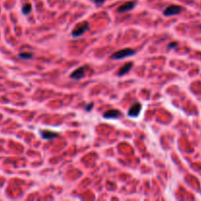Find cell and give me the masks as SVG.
<instances>
[{
    "instance_id": "obj_12",
    "label": "cell",
    "mask_w": 201,
    "mask_h": 201,
    "mask_svg": "<svg viewBox=\"0 0 201 201\" xmlns=\"http://www.w3.org/2000/svg\"><path fill=\"white\" fill-rule=\"evenodd\" d=\"M92 107H93V103H89V104H87V106H85V110H87V111H90V110L92 109Z\"/></svg>"
},
{
    "instance_id": "obj_13",
    "label": "cell",
    "mask_w": 201,
    "mask_h": 201,
    "mask_svg": "<svg viewBox=\"0 0 201 201\" xmlns=\"http://www.w3.org/2000/svg\"><path fill=\"white\" fill-rule=\"evenodd\" d=\"M106 0H94V3L97 4V5H100V4H103Z\"/></svg>"
},
{
    "instance_id": "obj_10",
    "label": "cell",
    "mask_w": 201,
    "mask_h": 201,
    "mask_svg": "<svg viewBox=\"0 0 201 201\" xmlns=\"http://www.w3.org/2000/svg\"><path fill=\"white\" fill-rule=\"evenodd\" d=\"M22 11L25 15H28L31 13L32 11V5L31 3H27V4H25L24 6H23V9H22Z\"/></svg>"
},
{
    "instance_id": "obj_5",
    "label": "cell",
    "mask_w": 201,
    "mask_h": 201,
    "mask_svg": "<svg viewBox=\"0 0 201 201\" xmlns=\"http://www.w3.org/2000/svg\"><path fill=\"white\" fill-rule=\"evenodd\" d=\"M135 4H137V1H135V0L126 2V3H124L123 5H121V6L118 8V12H119V13H125V12L130 11V10L134 8Z\"/></svg>"
},
{
    "instance_id": "obj_9",
    "label": "cell",
    "mask_w": 201,
    "mask_h": 201,
    "mask_svg": "<svg viewBox=\"0 0 201 201\" xmlns=\"http://www.w3.org/2000/svg\"><path fill=\"white\" fill-rule=\"evenodd\" d=\"M40 135H41V137L44 139H52L54 137H58L59 133L51 132V130H49V129H41L40 130Z\"/></svg>"
},
{
    "instance_id": "obj_4",
    "label": "cell",
    "mask_w": 201,
    "mask_h": 201,
    "mask_svg": "<svg viewBox=\"0 0 201 201\" xmlns=\"http://www.w3.org/2000/svg\"><path fill=\"white\" fill-rule=\"evenodd\" d=\"M141 107H142V105L139 102H135L134 104L132 105V107L129 108L128 115L129 117H133V118L137 117L138 114L140 113V111H141Z\"/></svg>"
},
{
    "instance_id": "obj_7",
    "label": "cell",
    "mask_w": 201,
    "mask_h": 201,
    "mask_svg": "<svg viewBox=\"0 0 201 201\" xmlns=\"http://www.w3.org/2000/svg\"><path fill=\"white\" fill-rule=\"evenodd\" d=\"M103 117L105 119H117V118L122 117V113H121L119 110L111 109V110H108L106 112H104Z\"/></svg>"
},
{
    "instance_id": "obj_6",
    "label": "cell",
    "mask_w": 201,
    "mask_h": 201,
    "mask_svg": "<svg viewBox=\"0 0 201 201\" xmlns=\"http://www.w3.org/2000/svg\"><path fill=\"white\" fill-rule=\"evenodd\" d=\"M84 73H85V66H82L75 70V71L70 75V78L73 79H82L83 78H84Z\"/></svg>"
},
{
    "instance_id": "obj_3",
    "label": "cell",
    "mask_w": 201,
    "mask_h": 201,
    "mask_svg": "<svg viewBox=\"0 0 201 201\" xmlns=\"http://www.w3.org/2000/svg\"><path fill=\"white\" fill-rule=\"evenodd\" d=\"M183 11V7L179 6V5H170L169 7H167L164 10V16L170 17V16H175L178 15Z\"/></svg>"
},
{
    "instance_id": "obj_8",
    "label": "cell",
    "mask_w": 201,
    "mask_h": 201,
    "mask_svg": "<svg viewBox=\"0 0 201 201\" xmlns=\"http://www.w3.org/2000/svg\"><path fill=\"white\" fill-rule=\"evenodd\" d=\"M133 66V62H128V63H126L125 65H123L122 67H121L119 69V71H118V76L119 77H122V76H125L126 74H128L130 70H132Z\"/></svg>"
},
{
    "instance_id": "obj_14",
    "label": "cell",
    "mask_w": 201,
    "mask_h": 201,
    "mask_svg": "<svg viewBox=\"0 0 201 201\" xmlns=\"http://www.w3.org/2000/svg\"><path fill=\"white\" fill-rule=\"evenodd\" d=\"M177 42H171L170 44H169V48H175L176 46H177Z\"/></svg>"
},
{
    "instance_id": "obj_2",
    "label": "cell",
    "mask_w": 201,
    "mask_h": 201,
    "mask_svg": "<svg viewBox=\"0 0 201 201\" xmlns=\"http://www.w3.org/2000/svg\"><path fill=\"white\" fill-rule=\"evenodd\" d=\"M88 27H89V24L87 21L79 23L72 32L73 37H79L80 36H83V34L88 29Z\"/></svg>"
},
{
    "instance_id": "obj_11",
    "label": "cell",
    "mask_w": 201,
    "mask_h": 201,
    "mask_svg": "<svg viewBox=\"0 0 201 201\" xmlns=\"http://www.w3.org/2000/svg\"><path fill=\"white\" fill-rule=\"evenodd\" d=\"M19 57L24 59V60H28V59H31L33 57V54L31 52H22V53L19 54Z\"/></svg>"
},
{
    "instance_id": "obj_1",
    "label": "cell",
    "mask_w": 201,
    "mask_h": 201,
    "mask_svg": "<svg viewBox=\"0 0 201 201\" xmlns=\"http://www.w3.org/2000/svg\"><path fill=\"white\" fill-rule=\"evenodd\" d=\"M135 54V50L132 48H124V49H120L118 51L114 52L111 55V58L114 60H120L123 58H127L129 56H133Z\"/></svg>"
}]
</instances>
